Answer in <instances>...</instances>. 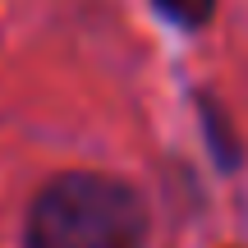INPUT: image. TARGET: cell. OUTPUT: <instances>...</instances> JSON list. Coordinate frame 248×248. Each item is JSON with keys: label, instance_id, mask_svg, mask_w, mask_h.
Masks as SVG:
<instances>
[{"label": "cell", "instance_id": "6da1fadb", "mask_svg": "<svg viewBox=\"0 0 248 248\" xmlns=\"http://www.w3.org/2000/svg\"><path fill=\"white\" fill-rule=\"evenodd\" d=\"M152 216L133 184L101 170L55 175L28 207V248H147Z\"/></svg>", "mask_w": 248, "mask_h": 248}, {"label": "cell", "instance_id": "7a4b0ae2", "mask_svg": "<svg viewBox=\"0 0 248 248\" xmlns=\"http://www.w3.org/2000/svg\"><path fill=\"white\" fill-rule=\"evenodd\" d=\"M156 9L179 28H198L212 18V0H156Z\"/></svg>", "mask_w": 248, "mask_h": 248}]
</instances>
